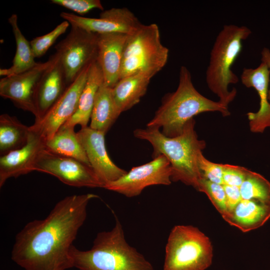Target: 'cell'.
<instances>
[{
  "mask_svg": "<svg viewBox=\"0 0 270 270\" xmlns=\"http://www.w3.org/2000/svg\"><path fill=\"white\" fill-rule=\"evenodd\" d=\"M93 194L68 196L48 216L28 223L16 234L12 260L26 270H66L74 268L71 250L87 216Z\"/></svg>",
  "mask_w": 270,
  "mask_h": 270,
  "instance_id": "6da1fadb",
  "label": "cell"
},
{
  "mask_svg": "<svg viewBox=\"0 0 270 270\" xmlns=\"http://www.w3.org/2000/svg\"><path fill=\"white\" fill-rule=\"evenodd\" d=\"M195 120H190L178 136L170 138L164 136L159 128L146 127L134 130L135 137L148 142L153 148L152 158L160 155L169 160L172 168V181H180L198 190L202 178L198 159L206 146L200 140L194 130Z\"/></svg>",
  "mask_w": 270,
  "mask_h": 270,
  "instance_id": "7a4b0ae2",
  "label": "cell"
},
{
  "mask_svg": "<svg viewBox=\"0 0 270 270\" xmlns=\"http://www.w3.org/2000/svg\"><path fill=\"white\" fill-rule=\"evenodd\" d=\"M207 112H218L223 116L230 114L228 106L200 94L194 88L188 69L182 66L176 90L163 97L147 127L161 128L164 136L174 137L182 132L186 124L194 116Z\"/></svg>",
  "mask_w": 270,
  "mask_h": 270,
  "instance_id": "3957f363",
  "label": "cell"
},
{
  "mask_svg": "<svg viewBox=\"0 0 270 270\" xmlns=\"http://www.w3.org/2000/svg\"><path fill=\"white\" fill-rule=\"evenodd\" d=\"M108 231L99 232L89 250L72 246L74 267L78 270H154L152 264L126 242L122 225L115 216Z\"/></svg>",
  "mask_w": 270,
  "mask_h": 270,
  "instance_id": "277c9868",
  "label": "cell"
},
{
  "mask_svg": "<svg viewBox=\"0 0 270 270\" xmlns=\"http://www.w3.org/2000/svg\"><path fill=\"white\" fill-rule=\"evenodd\" d=\"M251 34L250 30L244 26L225 25L217 36L210 52L206 84L218 96V101L227 106L236 94V89L230 90L228 86L238 81L232 66L242 51V41Z\"/></svg>",
  "mask_w": 270,
  "mask_h": 270,
  "instance_id": "5b68a950",
  "label": "cell"
},
{
  "mask_svg": "<svg viewBox=\"0 0 270 270\" xmlns=\"http://www.w3.org/2000/svg\"><path fill=\"white\" fill-rule=\"evenodd\" d=\"M212 257V242L204 233L192 226L176 225L168 238L164 270H206Z\"/></svg>",
  "mask_w": 270,
  "mask_h": 270,
  "instance_id": "8992f818",
  "label": "cell"
},
{
  "mask_svg": "<svg viewBox=\"0 0 270 270\" xmlns=\"http://www.w3.org/2000/svg\"><path fill=\"white\" fill-rule=\"evenodd\" d=\"M168 49L160 40L156 24H142L134 33L128 35L124 45L120 80L140 72L156 74L166 65Z\"/></svg>",
  "mask_w": 270,
  "mask_h": 270,
  "instance_id": "52a82bcc",
  "label": "cell"
},
{
  "mask_svg": "<svg viewBox=\"0 0 270 270\" xmlns=\"http://www.w3.org/2000/svg\"><path fill=\"white\" fill-rule=\"evenodd\" d=\"M55 48L68 86L85 68L97 60L98 34L72 26L70 32Z\"/></svg>",
  "mask_w": 270,
  "mask_h": 270,
  "instance_id": "ba28073f",
  "label": "cell"
},
{
  "mask_svg": "<svg viewBox=\"0 0 270 270\" xmlns=\"http://www.w3.org/2000/svg\"><path fill=\"white\" fill-rule=\"evenodd\" d=\"M34 171L50 174L74 187L103 188L92 168L76 158L52 153L44 148L38 153Z\"/></svg>",
  "mask_w": 270,
  "mask_h": 270,
  "instance_id": "9c48e42d",
  "label": "cell"
},
{
  "mask_svg": "<svg viewBox=\"0 0 270 270\" xmlns=\"http://www.w3.org/2000/svg\"><path fill=\"white\" fill-rule=\"evenodd\" d=\"M172 176L169 160L160 155L148 163L132 168L119 179L106 184L104 188L132 198L139 196L148 186L170 184Z\"/></svg>",
  "mask_w": 270,
  "mask_h": 270,
  "instance_id": "30bf717a",
  "label": "cell"
},
{
  "mask_svg": "<svg viewBox=\"0 0 270 270\" xmlns=\"http://www.w3.org/2000/svg\"><path fill=\"white\" fill-rule=\"evenodd\" d=\"M92 64L85 68L76 78L68 86L62 96L44 116L30 126L44 142L51 138L76 112Z\"/></svg>",
  "mask_w": 270,
  "mask_h": 270,
  "instance_id": "8fae6325",
  "label": "cell"
},
{
  "mask_svg": "<svg viewBox=\"0 0 270 270\" xmlns=\"http://www.w3.org/2000/svg\"><path fill=\"white\" fill-rule=\"evenodd\" d=\"M60 16L71 26H76L95 34L120 33L131 35L143 24L128 8H112L103 10L98 18L82 17L62 12Z\"/></svg>",
  "mask_w": 270,
  "mask_h": 270,
  "instance_id": "7c38bea8",
  "label": "cell"
},
{
  "mask_svg": "<svg viewBox=\"0 0 270 270\" xmlns=\"http://www.w3.org/2000/svg\"><path fill=\"white\" fill-rule=\"evenodd\" d=\"M51 62L50 57L48 61L38 62L26 72L1 78L0 96L10 100L18 108L30 112L36 116L34 89L40 76Z\"/></svg>",
  "mask_w": 270,
  "mask_h": 270,
  "instance_id": "4fadbf2b",
  "label": "cell"
},
{
  "mask_svg": "<svg viewBox=\"0 0 270 270\" xmlns=\"http://www.w3.org/2000/svg\"><path fill=\"white\" fill-rule=\"evenodd\" d=\"M105 134L90 126L82 128L77 132L91 167L104 186L127 172L115 164L109 157L105 146Z\"/></svg>",
  "mask_w": 270,
  "mask_h": 270,
  "instance_id": "5bb4252c",
  "label": "cell"
},
{
  "mask_svg": "<svg viewBox=\"0 0 270 270\" xmlns=\"http://www.w3.org/2000/svg\"><path fill=\"white\" fill-rule=\"evenodd\" d=\"M50 58L52 62L40 76L34 91L35 122L44 116L68 87L64 70L58 54L56 52Z\"/></svg>",
  "mask_w": 270,
  "mask_h": 270,
  "instance_id": "9a60e30c",
  "label": "cell"
},
{
  "mask_svg": "<svg viewBox=\"0 0 270 270\" xmlns=\"http://www.w3.org/2000/svg\"><path fill=\"white\" fill-rule=\"evenodd\" d=\"M270 70L264 62H262L256 68H244L241 75L242 84L247 88H253L260 98V108L256 112H250L247 116L251 132H263L270 127V102L268 94Z\"/></svg>",
  "mask_w": 270,
  "mask_h": 270,
  "instance_id": "2e32d148",
  "label": "cell"
},
{
  "mask_svg": "<svg viewBox=\"0 0 270 270\" xmlns=\"http://www.w3.org/2000/svg\"><path fill=\"white\" fill-rule=\"evenodd\" d=\"M45 142L30 128L26 144L0 158V187L10 178H17L32 171L39 152L44 148Z\"/></svg>",
  "mask_w": 270,
  "mask_h": 270,
  "instance_id": "e0dca14e",
  "label": "cell"
},
{
  "mask_svg": "<svg viewBox=\"0 0 270 270\" xmlns=\"http://www.w3.org/2000/svg\"><path fill=\"white\" fill-rule=\"evenodd\" d=\"M128 36L120 33L98 34L96 60L106 86L112 88L120 80L123 52Z\"/></svg>",
  "mask_w": 270,
  "mask_h": 270,
  "instance_id": "ac0fdd59",
  "label": "cell"
},
{
  "mask_svg": "<svg viewBox=\"0 0 270 270\" xmlns=\"http://www.w3.org/2000/svg\"><path fill=\"white\" fill-rule=\"evenodd\" d=\"M222 217L229 224L244 232H248L261 227L270 218V205L242 200L232 212Z\"/></svg>",
  "mask_w": 270,
  "mask_h": 270,
  "instance_id": "d6986e66",
  "label": "cell"
},
{
  "mask_svg": "<svg viewBox=\"0 0 270 270\" xmlns=\"http://www.w3.org/2000/svg\"><path fill=\"white\" fill-rule=\"evenodd\" d=\"M152 72H140L120 79L112 88L115 103L121 112L138 104L147 91Z\"/></svg>",
  "mask_w": 270,
  "mask_h": 270,
  "instance_id": "ffe728a7",
  "label": "cell"
},
{
  "mask_svg": "<svg viewBox=\"0 0 270 270\" xmlns=\"http://www.w3.org/2000/svg\"><path fill=\"white\" fill-rule=\"evenodd\" d=\"M104 83L103 73L96 60L90 66L86 82L80 98L76 112L62 126L74 128L76 125L79 124L82 128L88 126L96 92Z\"/></svg>",
  "mask_w": 270,
  "mask_h": 270,
  "instance_id": "44dd1931",
  "label": "cell"
},
{
  "mask_svg": "<svg viewBox=\"0 0 270 270\" xmlns=\"http://www.w3.org/2000/svg\"><path fill=\"white\" fill-rule=\"evenodd\" d=\"M121 113L114 99L112 88L104 83L96 96L90 127L106 134Z\"/></svg>",
  "mask_w": 270,
  "mask_h": 270,
  "instance_id": "7402d4cb",
  "label": "cell"
},
{
  "mask_svg": "<svg viewBox=\"0 0 270 270\" xmlns=\"http://www.w3.org/2000/svg\"><path fill=\"white\" fill-rule=\"evenodd\" d=\"M44 148L56 154L76 158L90 166L74 127L62 126L51 138L45 142Z\"/></svg>",
  "mask_w": 270,
  "mask_h": 270,
  "instance_id": "603a6c76",
  "label": "cell"
},
{
  "mask_svg": "<svg viewBox=\"0 0 270 270\" xmlns=\"http://www.w3.org/2000/svg\"><path fill=\"white\" fill-rule=\"evenodd\" d=\"M30 132V126L7 114L0 116V154L4 156L24 146Z\"/></svg>",
  "mask_w": 270,
  "mask_h": 270,
  "instance_id": "cb8c5ba5",
  "label": "cell"
},
{
  "mask_svg": "<svg viewBox=\"0 0 270 270\" xmlns=\"http://www.w3.org/2000/svg\"><path fill=\"white\" fill-rule=\"evenodd\" d=\"M16 43V52L12 65L8 68H0V76H8L26 72L34 66L38 62L34 60L30 42L22 33L18 24V16L12 14L8 18Z\"/></svg>",
  "mask_w": 270,
  "mask_h": 270,
  "instance_id": "d4e9b609",
  "label": "cell"
},
{
  "mask_svg": "<svg viewBox=\"0 0 270 270\" xmlns=\"http://www.w3.org/2000/svg\"><path fill=\"white\" fill-rule=\"evenodd\" d=\"M240 190L242 200L270 205V182L260 174L248 170Z\"/></svg>",
  "mask_w": 270,
  "mask_h": 270,
  "instance_id": "484cf974",
  "label": "cell"
},
{
  "mask_svg": "<svg viewBox=\"0 0 270 270\" xmlns=\"http://www.w3.org/2000/svg\"><path fill=\"white\" fill-rule=\"evenodd\" d=\"M198 190L206 194L222 216L227 213L226 196L223 185L202 178Z\"/></svg>",
  "mask_w": 270,
  "mask_h": 270,
  "instance_id": "4316f807",
  "label": "cell"
},
{
  "mask_svg": "<svg viewBox=\"0 0 270 270\" xmlns=\"http://www.w3.org/2000/svg\"><path fill=\"white\" fill-rule=\"evenodd\" d=\"M69 26V22L65 20L50 32L32 39L30 44L34 58H40L44 55L57 38L66 32Z\"/></svg>",
  "mask_w": 270,
  "mask_h": 270,
  "instance_id": "83f0119b",
  "label": "cell"
},
{
  "mask_svg": "<svg viewBox=\"0 0 270 270\" xmlns=\"http://www.w3.org/2000/svg\"><path fill=\"white\" fill-rule=\"evenodd\" d=\"M198 163L202 178L212 182L224 184L223 164L210 161L203 156L202 152L198 156Z\"/></svg>",
  "mask_w": 270,
  "mask_h": 270,
  "instance_id": "f1b7e54d",
  "label": "cell"
},
{
  "mask_svg": "<svg viewBox=\"0 0 270 270\" xmlns=\"http://www.w3.org/2000/svg\"><path fill=\"white\" fill-rule=\"evenodd\" d=\"M50 2L84 15L93 9L104 10L100 0H52Z\"/></svg>",
  "mask_w": 270,
  "mask_h": 270,
  "instance_id": "f546056e",
  "label": "cell"
},
{
  "mask_svg": "<svg viewBox=\"0 0 270 270\" xmlns=\"http://www.w3.org/2000/svg\"><path fill=\"white\" fill-rule=\"evenodd\" d=\"M248 171V170L244 167L223 164L224 184L240 187L244 180Z\"/></svg>",
  "mask_w": 270,
  "mask_h": 270,
  "instance_id": "4dcf8cb0",
  "label": "cell"
},
{
  "mask_svg": "<svg viewBox=\"0 0 270 270\" xmlns=\"http://www.w3.org/2000/svg\"><path fill=\"white\" fill-rule=\"evenodd\" d=\"M223 186L226 193L228 213L232 212L242 198L240 187L225 184Z\"/></svg>",
  "mask_w": 270,
  "mask_h": 270,
  "instance_id": "1f68e13d",
  "label": "cell"
},
{
  "mask_svg": "<svg viewBox=\"0 0 270 270\" xmlns=\"http://www.w3.org/2000/svg\"><path fill=\"white\" fill-rule=\"evenodd\" d=\"M261 55L262 62L266 64L270 70V50L268 48H264L262 51ZM268 98L270 102V86L269 87Z\"/></svg>",
  "mask_w": 270,
  "mask_h": 270,
  "instance_id": "d6a6232c",
  "label": "cell"
}]
</instances>
